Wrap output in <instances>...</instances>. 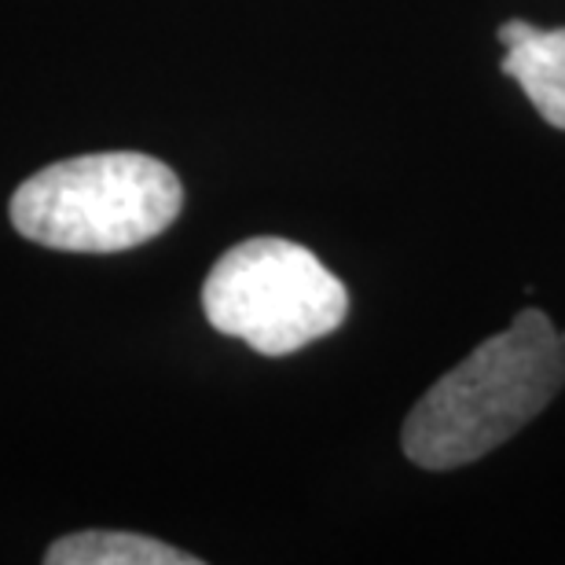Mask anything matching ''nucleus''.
I'll return each instance as SVG.
<instances>
[{
    "mask_svg": "<svg viewBox=\"0 0 565 565\" xmlns=\"http://www.w3.org/2000/svg\"><path fill=\"white\" fill-rule=\"evenodd\" d=\"M202 309L213 331L265 356H287L342 327L349 294L301 243L257 235L213 265L202 282Z\"/></svg>",
    "mask_w": 565,
    "mask_h": 565,
    "instance_id": "obj_3",
    "label": "nucleus"
},
{
    "mask_svg": "<svg viewBox=\"0 0 565 565\" xmlns=\"http://www.w3.org/2000/svg\"><path fill=\"white\" fill-rule=\"evenodd\" d=\"M184 210V188L166 162L104 151L55 162L11 195V224L30 243L63 254H121L162 235Z\"/></svg>",
    "mask_w": 565,
    "mask_h": 565,
    "instance_id": "obj_2",
    "label": "nucleus"
},
{
    "mask_svg": "<svg viewBox=\"0 0 565 565\" xmlns=\"http://www.w3.org/2000/svg\"><path fill=\"white\" fill-rule=\"evenodd\" d=\"M503 74L514 77L547 126L565 129V26L540 30L536 22L507 19L500 26Z\"/></svg>",
    "mask_w": 565,
    "mask_h": 565,
    "instance_id": "obj_4",
    "label": "nucleus"
},
{
    "mask_svg": "<svg viewBox=\"0 0 565 565\" xmlns=\"http://www.w3.org/2000/svg\"><path fill=\"white\" fill-rule=\"evenodd\" d=\"M565 386V334L540 309L440 375L404 423V456L423 470L478 462L533 423Z\"/></svg>",
    "mask_w": 565,
    "mask_h": 565,
    "instance_id": "obj_1",
    "label": "nucleus"
},
{
    "mask_svg": "<svg viewBox=\"0 0 565 565\" xmlns=\"http://www.w3.org/2000/svg\"><path fill=\"white\" fill-rule=\"evenodd\" d=\"M49 565H199L195 555L137 533H74L55 540Z\"/></svg>",
    "mask_w": 565,
    "mask_h": 565,
    "instance_id": "obj_5",
    "label": "nucleus"
}]
</instances>
